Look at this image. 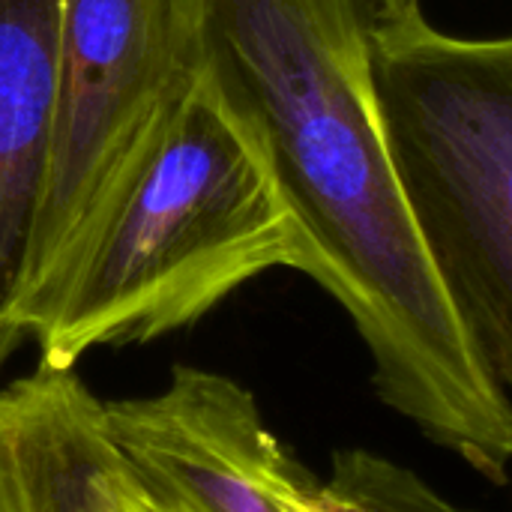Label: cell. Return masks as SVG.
<instances>
[{
	"label": "cell",
	"instance_id": "7",
	"mask_svg": "<svg viewBox=\"0 0 512 512\" xmlns=\"http://www.w3.org/2000/svg\"><path fill=\"white\" fill-rule=\"evenodd\" d=\"M57 15L60 0H0V369L21 345L12 312L48 183Z\"/></svg>",
	"mask_w": 512,
	"mask_h": 512
},
{
	"label": "cell",
	"instance_id": "2",
	"mask_svg": "<svg viewBox=\"0 0 512 512\" xmlns=\"http://www.w3.org/2000/svg\"><path fill=\"white\" fill-rule=\"evenodd\" d=\"M300 234L252 129L198 72L78 255L15 309L39 369L183 330L255 276L300 270Z\"/></svg>",
	"mask_w": 512,
	"mask_h": 512
},
{
	"label": "cell",
	"instance_id": "6",
	"mask_svg": "<svg viewBox=\"0 0 512 512\" xmlns=\"http://www.w3.org/2000/svg\"><path fill=\"white\" fill-rule=\"evenodd\" d=\"M102 408L75 369L0 390V512H129Z\"/></svg>",
	"mask_w": 512,
	"mask_h": 512
},
{
	"label": "cell",
	"instance_id": "4",
	"mask_svg": "<svg viewBox=\"0 0 512 512\" xmlns=\"http://www.w3.org/2000/svg\"><path fill=\"white\" fill-rule=\"evenodd\" d=\"M180 78L168 0H60L51 162L18 306L78 255L114 207Z\"/></svg>",
	"mask_w": 512,
	"mask_h": 512
},
{
	"label": "cell",
	"instance_id": "9",
	"mask_svg": "<svg viewBox=\"0 0 512 512\" xmlns=\"http://www.w3.org/2000/svg\"><path fill=\"white\" fill-rule=\"evenodd\" d=\"M369 9L378 21H405L414 15H423L420 0H369Z\"/></svg>",
	"mask_w": 512,
	"mask_h": 512
},
{
	"label": "cell",
	"instance_id": "1",
	"mask_svg": "<svg viewBox=\"0 0 512 512\" xmlns=\"http://www.w3.org/2000/svg\"><path fill=\"white\" fill-rule=\"evenodd\" d=\"M174 57L258 138L300 234V273L351 315L375 390L492 483L512 402L423 246L384 135L369 0H168Z\"/></svg>",
	"mask_w": 512,
	"mask_h": 512
},
{
	"label": "cell",
	"instance_id": "5",
	"mask_svg": "<svg viewBox=\"0 0 512 512\" xmlns=\"http://www.w3.org/2000/svg\"><path fill=\"white\" fill-rule=\"evenodd\" d=\"M132 483L171 512H330L321 483L228 375L177 366L156 396L105 402Z\"/></svg>",
	"mask_w": 512,
	"mask_h": 512
},
{
	"label": "cell",
	"instance_id": "3",
	"mask_svg": "<svg viewBox=\"0 0 512 512\" xmlns=\"http://www.w3.org/2000/svg\"><path fill=\"white\" fill-rule=\"evenodd\" d=\"M372 75L423 246L512 390V36L459 39L423 15L378 21Z\"/></svg>",
	"mask_w": 512,
	"mask_h": 512
},
{
	"label": "cell",
	"instance_id": "10",
	"mask_svg": "<svg viewBox=\"0 0 512 512\" xmlns=\"http://www.w3.org/2000/svg\"><path fill=\"white\" fill-rule=\"evenodd\" d=\"M126 510L129 512H171L165 510V507H159L156 501H150L135 483H132V477H129V486H126Z\"/></svg>",
	"mask_w": 512,
	"mask_h": 512
},
{
	"label": "cell",
	"instance_id": "8",
	"mask_svg": "<svg viewBox=\"0 0 512 512\" xmlns=\"http://www.w3.org/2000/svg\"><path fill=\"white\" fill-rule=\"evenodd\" d=\"M321 495L330 512H468L414 471L369 450L336 453Z\"/></svg>",
	"mask_w": 512,
	"mask_h": 512
}]
</instances>
